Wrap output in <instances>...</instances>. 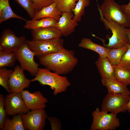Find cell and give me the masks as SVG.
I'll return each mask as SVG.
<instances>
[{"instance_id": "cell-8", "label": "cell", "mask_w": 130, "mask_h": 130, "mask_svg": "<svg viewBox=\"0 0 130 130\" xmlns=\"http://www.w3.org/2000/svg\"><path fill=\"white\" fill-rule=\"evenodd\" d=\"M130 98L129 95L108 93L102 103L101 109L116 115L125 112Z\"/></svg>"}, {"instance_id": "cell-35", "label": "cell", "mask_w": 130, "mask_h": 130, "mask_svg": "<svg viewBox=\"0 0 130 130\" xmlns=\"http://www.w3.org/2000/svg\"><path fill=\"white\" fill-rule=\"evenodd\" d=\"M127 111L129 113L130 115V96L129 101L127 105Z\"/></svg>"}, {"instance_id": "cell-10", "label": "cell", "mask_w": 130, "mask_h": 130, "mask_svg": "<svg viewBox=\"0 0 130 130\" xmlns=\"http://www.w3.org/2000/svg\"><path fill=\"white\" fill-rule=\"evenodd\" d=\"M4 106L7 115L12 116L27 113L29 110L22 98L21 93L11 92L4 98Z\"/></svg>"}, {"instance_id": "cell-27", "label": "cell", "mask_w": 130, "mask_h": 130, "mask_svg": "<svg viewBox=\"0 0 130 130\" xmlns=\"http://www.w3.org/2000/svg\"><path fill=\"white\" fill-rule=\"evenodd\" d=\"M78 0H54L56 8L62 12H71L75 7Z\"/></svg>"}, {"instance_id": "cell-29", "label": "cell", "mask_w": 130, "mask_h": 130, "mask_svg": "<svg viewBox=\"0 0 130 130\" xmlns=\"http://www.w3.org/2000/svg\"><path fill=\"white\" fill-rule=\"evenodd\" d=\"M15 0L26 10L32 19L37 11L32 0Z\"/></svg>"}, {"instance_id": "cell-4", "label": "cell", "mask_w": 130, "mask_h": 130, "mask_svg": "<svg viewBox=\"0 0 130 130\" xmlns=\"http://www.w3.org/2000/svg\"><path fill=\"white\" fill-rule=\"evenodd\" d=\"M100 20L104 23L106 29H110L112 33L109 38L107 44L103 41V46L109 49L121 47L126 44L128 42L125 28L111 19H106L100 14Z\"/></svg>"}, {"instance_id": "cell-12", "label": "cell", "mask_w": 130, "mask_h": 130, "mask_svg": "<svg viewBox=\"0 0 130 130\" xmlns=\"http://www.w3.org/2000/svg\"><path fill=\"white\" fill-rule=\"evenodd\" d=\"M30 80L26 78L24 70L17 65L11 75L8 81V86L11 92L21 93L29 86Z\"/></svg>"}, {"instance_id": "cell-3", "label": "cell", "mask_w": 130, "mask_h": 130, "mask_svg": "<svg viewBox=\"0 0 130 130\" xmlns=\"http://www.w3.org/2000/svg\"><path fill=\"white\" fill-rule=\"evenodd\" d=\"M98 8L100 14L105 19L112 20L125 28H130V17L123 13L114 0H104Z\"/></svg>"}, {"instance_id": "cell-33", "label": "cell", "mask_w": 130, "mask_h": 130, "mask_svg": "<svg viewBox=\"0 0 130 130\" xmlns=\"http://www.w3.org/2000/svg\"><path fill=\"white\" fill-rule=\"evenodd\" d=\"M47 118L50 123L52 130H60L61 124L58 119L55 117L48 116Z\"/></svg>"}, {"instance_id": "cell-30", "label": "cell", "mask_w": 130, "mask_h": 130, "mask_svg": "<svg viewBox=\"0 0 130 130\" xmlns=\"http://www.w3.org/2000/svg\"><path fill=\"white\" fill-rule=\"evenodd\" d=\"M127 45L128 49L123 56L118 65L127 70H130V43L128 42Z\"/></svg>"}, {"instance_id": "cell-20", "label": "cell", "mask_w": 130, "mask_h": 130, "mask_svg": "<svg viewBox=\"0 0 130 130\" xmlns=\"http://www.w3.org/2000/svg\"><path fill=\"white\" fill-rule=\"evenodd\" d=\"M12 18L27 20L13 11L10 5L9 0H0V23Z\"/></svg>"}, {"instance_id": "cell-14", "label": "cell", "mask_w": 130, "mask_h": 130, "mask_svg": "<svg viewBox=\"0 0 130 130\" xmlns=\"http://www.w3.org/2000/svg\"><path fill=\"white\" fill-rule=\"evenodd\" d=\"M73 17L71 12H63L57 21L56 27L65 36L72 33L78 25V22L73 19Z\"/></svg>"}, {"instance_id": "cell-28", "label": "cell", "mask_w": 130, "mask_h": 130, "mask_svg": "<svg viewBox=\"0 0 130 130\" xmlns=\"http://www.w3.org/2000/svg\"><path fill=\"white\" fill-rule=\"evenodd\" d=\"M13 71L11 69L8 70L4 67L0 68V85L4 87L9 93L11 92L8 86V81Z\"/></svg>"}, {"instance_id": "cell-1", "label": "cell", "mask_w": 130, "mask_h": 130, "mask_svg": "<svg viewBox=\"0 0 130 130\" xmlns=\"http://www.w3.org/2000/svg\"><path fill=\"white\" fill-rule=\"evenodd\" d=\"M39 58L41 64L60 75L70 72L78 62L74 52L64 48L58 52L46 55Z\"/></svg>"}, {"instance_id": "cell-32", "label": "cell", "mask_w": 130, "mask_h": 130, "mask_svg": "<svg viewBox=\"0 0 130 130\" xmlns=\"http://www.w3.org/2000/svg\"><path fill=\"white\" fill-rule=\"evenodd\" d=\"M37 11L54 2V0H31Z\"/></svg>"}, {"instance_id": "cell-31", "label": "cell", "mask_w": 130, "mask_h": 130, "mask_svg": "<svg viewBox=\"0 0 130 130\" xmlns=\"http://www.w3.org/2000/svg\"><path fill=\"white\" fill-rule=\"evenodd\" d=\"M7 115L4 106V98L2 94H0V129H3L4 120Z\"/></svg>"}, {"instance_id": "cell-25", "label": "cell", "mask_w": 130, "mask_h": 130, "mask_svg": "<svg viewBox=\"0 0 130 130\" xmlns=\"http://www.w3.org/2000/svg\"><path fill=\"white\" fill-rule=\"evenodd\" d=\"M90 3V0H78L75 7L72 10L74 14V20L77 22L81 21L82 17L84 14L85 7L88 6Z\"/></svg>"}, {"instance_id": "cell-9", "label": "cell", "mask_w": 130, "mask_h": 130, "mask_svg": "<svg viewBox=\"0 0 130 130\" xmlns=\"http://www.w3.org/2000/svg\"><path fill=\"white\" fill-rule=\"evenodd\" d=\"M21 115L26 130H43L45 128L47 116L44 109L32 110Z\"/></svg>"}, {"instance_id": "cell-17", "label": "cell", "mask_w": 130, "mask_h": 130, "mask_svg": "<svg viewBox=\"0 0 130 130\" xmlns=\"http://www.w3.org/2000/svg\"><path fill=\"white\" fill-rule=\"evenodd\" d=\"M101 81L103 85L107 88L108 93L129 95L130 94L127 86L115 78L102 79Z\"/></svg>"}, {"instance_id": "cell-16", "label": "cell", "mask_w": 130, "mask_h": 130, "mask_svg": "<svg viewBox=\"0 0 130 130\" xmlns=\"http://www.w3.org/2000/svg\"><path fill=\"white\" fill-rule=\"evenodd\" d=\"M95 64L102 79L115 78L114 67L107 57H101L99 55Z\"/></svg>"}, {"instance_id": "cell-6", "label": "cell", "mask_w": 130, "mask_h": 130, "mask_svg": "<svg viewBox=\"0 0 130 130\" xmlns=\"http://www.w3.org/2000/svg\"><path fill=\"white\" fill-rule=\"evenodd\" d=\"M29 48L39 58L44 56L58 52L64 48V41L60 38L50 40H26Z\"/></svg>"}, {"instance_id": "cell-5", "label": "cell", "mask_w": 130, "mask_h": 130, "mask_svg": "<svg viewBox=\"0 0 130 130\" xmlns=\"http://www.w3.org/2000/svg\"><path fill=\"white\" fill-rule=\"evenodd\" d=\"M93 121L91 130H114L119 127L120 123L117 115L101 110L98 108L92 112Z\"/></svg>"}, {"instance_id": "cell-2", "label": "cell", "mask_w": 130, "mask_h": 130, "mask_svg": "<svg viewBox=\"0 0 130 130\" xmlns=\"http://www.w3.org/2000/svg\"><path fill=\"white\" fill-rule=\"evenodd\" d=\"M50 71L46 68H39L35 77L31 81H38L42 85L49 86L53 90V94L55 96L65 91L71 85L67 78Z\"/></svg>"}, {"instance_id": "cell-23", "label": "cell", "mask_w": 130, "mask_h": 130, "mask_svg": "<svg viewBox=\"0 0 130 130\" xmlns=\"http://www.w3.org/2000/svg\"><path fill=\"white\" fill-rule=\"evenodd\" d=\"M127 44L121 47L110 49L107 56L113 65H118L124 54L128 49Z\"/></svg>"}, {"instance_id": "cell-19", "label": "cell", "mask_w": 130, "mask_h": 130, "mask_svg": "<svg viewBox=\"0 0 130 130\" xmlns=\"http://www.w3.org/2000/svg\"><path fill=\"white\" fill-rule=\"evenodd\" d=\"M57 21L50 18H45L36 20H27L23 27L25 28L31 30L56 27Z\"/></svg>"}, {"instance_id": "cell-34", "label": "cell", "mask_w": 130, "mask_h": 130, "mask_svg": "<svg viewBox=\"0 0 130 130\" xmlns=\"http://www.w3.org/2000/svg\"><path fill=\"white\" fill-rule=\"evenodd\" d=\"M125 30L128 42L130 43V28H125Z\"/></svg>"}, {"instance_id": "cell-22", "label": "cell", "mask_w": 130, "mask_h": 130, "mask_svg": "<svg viewBox=\"0 0 130 130\" xmlns=\"http://www.w3.org/2000/svg\"><path fill=\"white\" fill-rule=\"evenodd\" d=\"M26 129L23 124L21 114L14 115L11 119L6 116V117L4 121L3 130H25Z\"/></svg>"}, {"instance_id": "cell-13", "label": "cell", "mask_w": 130, "mask_h": 130, "mask_svg": "<svg viewBox=\"0 0 130 130\" xmlns=\"http://www.w3.org/2000/svg\"><path fill=\"white\" fill-rule=\"evenodd\" d=\"M21 93L25 103L29 110L44 109L46 107L48 100L40 91L31 93L27 90H23Z\"/></svg>"}, {"instance_id": "cell-26", "label": "cell", "mask_w": 130, "mask_h": 130, "mask_svg": "<svg viewBox=\"0 0 130 130\" xmlns=\"http://www.w3.org/2000/svg\"><path fill=\"white\" fill-rule=\"evenodd\" d=\"M16 60L14 52L0 51V68L13 67Z\"/></svg>"}, {"instance_id": "cell-21", "label": "cell", "mask_w": 130, "mask_h": 130, "mask_svg": "<svg viewBox=\"0 0 130 130\" xmlns=\"http://www.w3.org/2000/svg\"><path fill=\"white\" fill-rule=\"evenodd\" d=\"M79 47L88 49L95 52L100 56L107 57L110 49L103 46L96 44L89 38H84L81 40L78 45Z\"/></svg>"}, {"instance_id": "cell-15", "label": "cell", "mask_w": 130, "mask_h": 130, "mask_svg": "<svg viewBox=\"0 0 130 130\" xmlns=\"http://www.w3.org/2000/svg\"><path fill=\"white\" fill-rule=\"evenodd\" d=\"M33 39L36 40H46L60 38L62 35L56 27H51L32 30Z\"/></svg>"}, {"instance_id": "cell-11", "label": "cell", "mask_w": 130, "mask_h": 130, "mask_svg": "<svg viewBox=\"0 0 130 130\" xmlns=\"http://www.w3.org/2000/svg\"><path fill=\"white\" fill-rule=\"evenodd\" d=\"M26 40L25 36L17 37L11 30L6 29L2 32L0 37V51L14 52Z\"/></svg>"}, {"instance_id": "cell-24", "label": "cell", "mask_w": 130, "mask_h": 130, "mask_svg": "<svg viewBox=\"0 0 130 130\" xmlns=\"http://www.w3.org/2000/svg\"><path fill=\"white\" fill-rule=\"evenodd\" d=\"M115 78L126 86L130 84V70L118 65H113Z\"/></svg>"}, {"instance_id": "cell-7", "label": "cell", "mask_w": 130, "mask_h": 130, "mask_svg": "<svg viewBox=\"0 0 130 130\" xmlns=\"http://www.w3.org/2000/svg\"><path fill=\"white\" fill-rule=\"evenodd\" d=\"M14 52L21 69L27 71L31 75L35 76L39 68V64L34 60L35 53L29 48L26 41Z\"/></svg>"}, {"instance_id": "cell-18", "label": "cell", "mask_w": 130, "mask_h": 130, "mask_svg": "<svg viewBox=\"0 0 130 130\" xmlns=\"http://www.w3.org/2000/svg\"><path fill=\"white\" fill-rule=\"evenodd\" d=\"M62 13V12L57 8L56 4L54 2L37 12L32 19L36 20L45 18H50L58 21Z\"/></svg>"}]
</instances>
